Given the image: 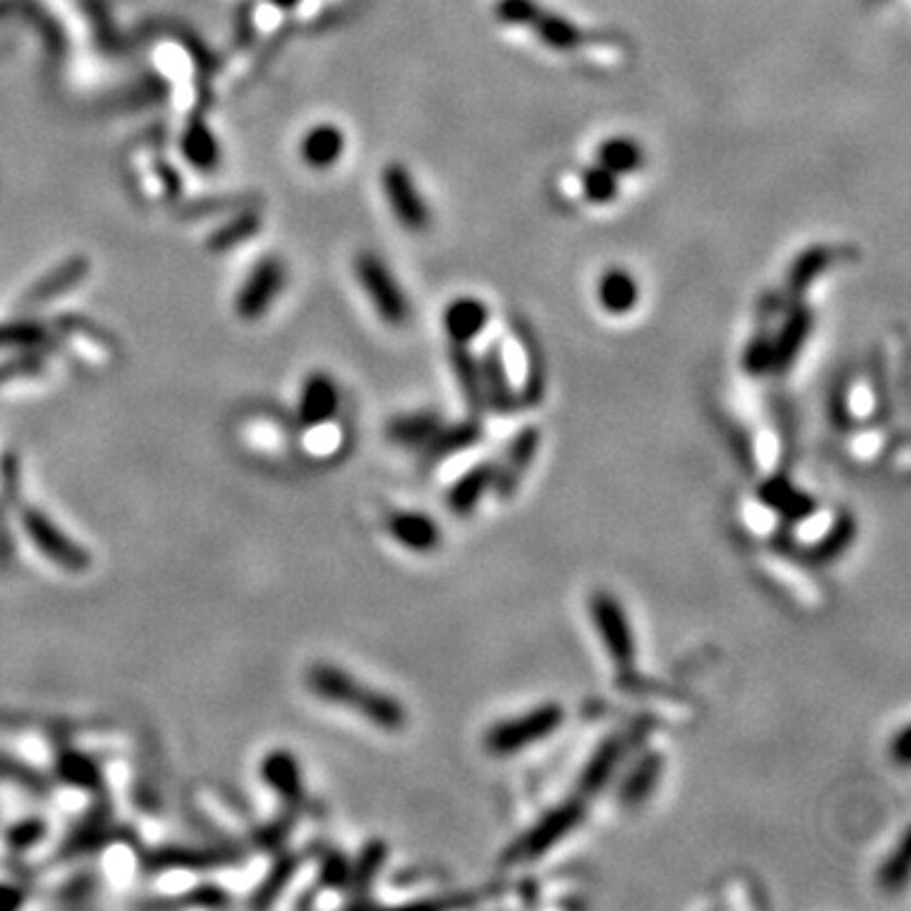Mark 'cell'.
<instances>
[{
    "label": "cell",
    "mask_w": 911,
    "mask_h": 911,
    "mask_svg": "<svg viewBox=\"0 0 911 911\" xmlns=\"http://www.w3.org/2000/svg\"><path fill=\"white\" fill-rule=\"evenodd\" d=\"M306 687L321 702L350 706L352 712H357L360 717L373 721L375 727L385 729V732H398L408 721L403 704L396 696L367 687V683L357 681L352 673L342 671L335 664H314L306 671Z\"/></svg>",
    "instance_id": "1"
},
{
    "label": "cell",
    "mask_w": 911,
    "mask_h": 911,
    "mask_svg": "<svg viewBox=\"0 0 911 911\" xmlns=\"http://www.w3.org/2000/svg\"><path fill=\"white\" fill-rule=\"evenodd\" d=\"M564 712L560 704H542L532 712L520 714L514 719H505L494 725L484 737L486 750L497 757L520 755L522 750L532 748L542 740H549L562 727Z\"/></svg>",
    "instance_id": "2"
},
{
    "label": "cell",
    "mask_w": 911,
    "mask_h": 911,
    "mask_svg": "<svg viewBox=\"0 0 911 911\" xmlns=\"http://www.w3.org/2000/svg\"><path fill=\"white\" fill-rule=\"evenodd\" d=\"M585 818V803L583 798H570L560 803L552 811L542 815V818L534 823V826L522 834L520 838L509 846L505 853L507 863H524V861H537L542 855H547L557 843H562L572 830H575Z\"/></svg>",
    "instance_id": "3"
},
{
    "label": "cell",
    "mask_w": 911,
    "mask_h": 911,
    "mask_svg": "<svg viewBox=\"0 0 911 911\" xmlns=\"http://www.w3.org/2000/svg\"><path fill=\"white\" fill-rule=\"evenodd\" d=\"M355 277L382 321H388L390 327H403L411 319V302L378 254L360 251L355 256Z\"/></svg>",
    "instance_id": "4"
},
{
    "label": "cell",
    "mask_w": 911,
    "mask_h": 911,
    "mask_svg": "<svg viewBox=\"0 0 911 911\" xmlns=\"http://www.w3.org/2000/svg\"><path fill=\"white\" fill-rule=\"evenodd\" d=\"M153 61L172 89V107L183 120H191L201 101L198 86V61L185 44L160 41L153 51Z\"/></svg>",
    "instance_id": "5"
},
{
    "label": "cell",
    "mask_w": 911,
    "mask_h": 911,
    "mask_svg": "<svg viewBox=\"0 0 911 911\" xmlns=\"http://www.w3.org/2000/svg\"><path fill=\"white\" fill-rule=\"evenodd\" d=\"M380 185L392 216L411 233H423L430 228V208L415 185L413 172L403 162H388L380 172Z\"/></svg>",
    "instance_id": "6"
},
{
    "label": "cell",
    "mask_w": 911,
    "mask_h": 911,
    "mask_svg": "<svg viewBox=\"0 0 911 911\" xmlns=\"http://www.w3.org/2000/svg\"><path fill=\"white\" fill-rule=\"evenodd\" d=\"M591 616L603 646L620 671H628L635 661V639L631 620L610 593H595L591 600Z\"/></svg>",
    "instance_id": "7"
},
{
    "label": "cell",
    "mask_w": 911,
    "mask_h": 911,
    "mask_svg": "<svg viewBox=\"0 0 911 911\" xmlns=\"http://www.w3.org/2000/svg\"><path fill=\"white\" fill-rule=\"evenodd\" d=\"M23 530L31 537V542L38 547V552H44L51 562L61 564V568L69 572H84L89 570L92 557L84 547H78L72 537H66L57 524H53L49 517H46L41 509L36 507H23L21 509Z\"/></svg>",
    "instance_id": "8"
},
{
    "label": "cell",
    "mask_w": 911,
    "mask_h": 911,
    "mask_svg": "<svg viewBox=\"0 0 911 911\" xmlns=\"http://www.w3.org/2000/svg\"><path fill=\"white\" fill-rule=\"evenodd\" d=\"M284 287L287 266L274 256L264 258V262L256 264V269L248 274L239 294H235V314L246 321L264 317L271 309V304L277 302V296L284 292Z\"/></svg>",
    "instance_id": "9"
},
{
    "label": "cell",
    "mask_w": 911,
    "mask_h": 911,
    "mask_svg": "<svg viewBox=\"0 0 911 911\" xmlns=\"http://www.w3.org/2000/svg\"><path fill=\"white\" fill-rule=\"evenodd\" d=\"M815 314L805 302H795L790 306L788 317L780 332L773 337V373L785 375L795 365V360L803 352L807 337L813 335Z\"/></svg>",
    "instance_id": "10"
},
{
    "label": "cell",
    "mask_w": 911,
    "mask_h": 911,
    "mask_svg": "<svg viewBox=\"0 0 911 911\" xmlns=\"http://www.w3.org/2000/svg\"><path fill=\"white\" fill-rule=\"evenodd\" d=\"M132 170H135L137 185L147 201H172L178 195V175L160 153L150 145H143L132 155Z\"/></svg>",
    "instance_id": "11"
},
{
    "label": "cell",
    "mask_w": 911,
    "mask_h": 911,
    "mask_svg": "<svg viewBox=\"0 0 911 911\" xmlns=\"http://www.w3.org/2000/svg\"><path fill=\"white\" fill-rule=\"evenodd\" d=\"M478 367H482V385H484V400L486 408L499 415L512 413L517 405H520V396H517L512 380H509L507 373V360L501 355L499 344H491L489 350L478 357Z\"/></svg>",
    "instance_id": "12"
},
{
    "label": "cell",
    "mask_w": 911,
    "mask_h": 911,
    "mask_svg": "<svg viewBox=\"0 0 911 911\" xmlns=\"http://www.w3.org/2000/svg\"><path fill=\"white\" fill-rule=\"evenodd\" d=\"M340 411V390L327 373H312L300 392V421L306 428L329 423Z\"/></svg>",
    "instance_id": "13"
},
{
    "label": "cell",
    "mask_w": 911,
    "mask_h": 911,
    "mask_svg": "<svg viewBox=\"0 0 911 911\" xmlns=\"http://www.w3.org/2000/svg\"><path fill=\"white\" fill-rule=\"evenodd\" d=\"M441 321L451 344H471L489 325V306L478 296H456L444 309Z\"/></svg>",
    "instance_id": "14"
},
{
    "label": "cell",
    "mask_w": 911,
    "mask_h": 911,
    "mask_svg": "<svg viewBox=\"0 0 911 911\" xmlns=\"http://www.w3.org/2000/svg\"><path fill=\"white\" fill-rule=\"evenodd\" d=\"M830 264H834V251L823 246V243H815V246L800 251V254L792 258L788 277H785V300L790 304L803 302V296L811 292L815 281L830 269Z\"/></svg>",
    "instance_id": "15"
},
{
    "label": "cell",
    "mask_w": 911,
    "mask_h": 911,
    "mask_svg": "<svg viewBox=\"0 0 911 911\" xmlns=\"http://www.w3.org/2000/svg\"><path fill=\"white\" fill-rule=\"evenodd\" d=\"M537 451H539L537 428H524L514 436V441L509 444V451L505 453V461H501V466H497V476H494V489H497L501 497H512L514 489L522 482V476L527 474V469L532 466Z\"/></svg>",
    "instance_id": "16"
},
{
    "label": "cell",
    "mask_w": 911,
    "mask_h": 911,
    "mask_svg": "<svg viewBox=\"0 0 911 911\" xmlns=\"http://www.w3.org/2000/svg\"><path fill=\"white\" fill-rule=\"evenodd\" d=\"M262 780L284 800L287 805L304 803V777L300 760L287 750H274L262 762Z\"/></svg>",
    "instance_id": "17"
},
{
    "label": "cell",
    "mask_w": 911,
    "mask_h": 911,
    "mask_svg": "<svg viewBox=\"0 0 911 911\" xmlns=\"http://www.w3.org/2000/svg\"><path fill=\"white\" fill-rule=\"evenodd\" d=\"M760 499L767 509H773L785 520H805L815 512V499L803 489H798L795 484L788 482L785 476H773L767 478L765 484L760 486Z\"/></svg>",
    "instance_id": "18"
},
{
    "label": "cell",
    "mask_w": 911,
    "mask_h": 911,
    "mask_svg": "<svg viewBox=\"0 0 911 911\" xmlns=\"http://www.w3.org/2000/svg\"><path fill=\"white\" fill-rule=\"evenodd\" d=\"M86 274H89V262H86V258H72V262L61 264L59 269L46 274V277L23 296V304H26L28 309H38V306H46L49 302L59 300V296H66L72 289L82 284Z\"/></svg>",
    "instance_id": "19"
},
{
    "label": "cell",
    "mask_w": 911,
    "mask_h": 911,
    "mask_svg": "<svg viewBox=\"0 0 911 911\" xmlns=\"http://www.w3.org/2000/svg\"><path fill=\"white\" fill-rule=\"evenodd\" d=\"M388 532L398 545H403L411 552H434L441 545V530L430 520L428 514L421 512H398L390 517Z\"/></svg>",
    "instance_id": "20"
},
{
    "label": "cell",
    "mask_w": 911,
    "mask_h": 911,
    "mask_svg": "<svg viewBox=\"0 0 911 911\" xmlns=\"http://www.w3.org/2000/svg\"><path fill=\"white\" fill-rule=\"evenodd\" d=\"M527 28L534 31V36H537L547 49L560 51V53L578 51L580 46L585 44L583 28H580L575 21H570L568 15L547 11V8H542V5H539V11L534 13V19Z\"/></svg>",
    "instance_id": "21"
},
{
    "label": "cell",
    "mask_w": 911,
    "mask_h": 911,
    "mask_svg": "<svg viewBox=\"0 0 911 911\" xmlns=\"http://www.w3.org/2000/svg\"><path fill=\"white\" fill-rule=\"evenodd\" d=\"M344 132L335 124H317L302 137L300 157L306 168L312 170H329L335 168L344 153Z\"/></svg>",
    "instance_id": "22"
},
{
    "label": "cell",
    "mask_w": 911,
    "mask_h": 911,
    "mask_svg": "<svg viewBox=\"0 0 911 911\" xmlns=\"http://www.w3.org/2000/svg\"><path fill=\"white\" fill-rule=\"evenodd\" d=\"M478 438H482V428H478L476 418L451 423V426H444L441 423V428H438L436 434L428 438V444L421 449L423 461L434 466V463H441L444 459H451V456L471 449Z\"/></svg>",
    "instance_id": "23"
},
{
    "label": "cell",
    "mask_w": 911,
    "mask_h": 911,
    "mask_svg": "<svg viewBox=\"0 0 911 911\" xmlns=\"http://www.w3.org/2000/svg\"><path fill=\"white\" fill-rule=\"evenodd\" d=\"M449 360H451V371H453L456 385H459L461 398H463V403H466L469 411L474 415L486 411L482 367H478V357L469 350V344H451Z\"/></svg>",
    "instance_id": "24"
},
{
    "label": "cell",
    "mask_w": 911,
    "mask_h": 911,
    "mask_svg": "<svg viewBox=\"0 0 911 911\" xmlns=\"http://www.w3.org/2000/svg\"><path fill=\"white\" fill-rule=\"evenodd\" d=\"M641 287L631 271L625 269H608L598 279V302L603 312L612 314V317H623V314L633 312L635 304H639Z\"/></svg>",
    "instance_id": "25"
},
{
    "label": "cell",
    "mask_w": 911,
    "mask_h": 911,
    "mask_svg": "<svg viewBox=\"0 0 911 911\" xmlns=\"http://www.w3.org/2000/svg\"><path fill=\"white\" fill-rule=\"evenodd\" d=\"M664 773V757L658 752H646L635 765L628 769L620 782L618 798L623 805H641L654 795L658 780Z\"/></svg>",
    "instance_id": "26"
},
{
    "label": "cell",
    "mask_w": 911,
    "mask_h": 911,
    "mask_svg": "<svg viewBox=\"0 0 911 911\" xmlns=\"http://www.w3.org/2000/svg\"><path fill=\"white\" fill-rule=\"evenodd\" d=\"M494 476H497V463H476L474 469L456 478L449 491V505L453 512L461 517L474 512L484 494L494 489Z\"/></svg>",
    "instance_id": "27"
},
{
    "label": "cell",
    "mask_w": 911,
    "mask_h": 911,
    "mask_svg": "<svg viewBox=\"0 0 911 911\" xmlns=\"http://www.w3.org/2000/svg\"><path fill=\"white\" fill-rule=\"evenodd\" d=\"M623 742L620 740H606L600 744L598 750H595V755L587 760V765L583 773H580V780H578V795L580 798H593L598 795V792L606 788V782L610 780L612 775H616V769L620 765V760H623Z\"/></svg>",
    "instance_id": "28"
},
{
    "label": "cell",
    "mask_w": 911,
    "mask_h": 911,
    "mask_svg": "<svg viewBox=\"0 0 911 911\" xmlns=\"http://www.w3.org/2000/svg\"><path fill=\"white\" fill-rule=\"evenodd\" d=\"M595 162L603 165V168H608L610 172H616L618 178L633 175V172H639L643 168V162H646V153H643V147L635 137L616 135V137L603 139V143L598 145Z\"/></svg>",
    "instance_id": "29"
},
{
    "label": "cell",
    "mask_w": 911,
    "mask_h": 911,
    "mask_svg": "<svg viewBox=\"0 0 911 911\" xmlns=\"http://www.w3.org/2000/svg\"><path fill=\"white\" fill-rule=\"evenodd\" d=\"M438 428H441V418L434 411H415L392 418L388 426V438L392 444L403 446V449L421 451Z\"/></svg>",
    "instance_id": "30"
},
{
    "label": "cell",
    "mask_w": 911,
    "mask_h": 911,
    "mask_svg": "<svg viewBox=\"0 0 911 911\" xmlns=\"http://www.w3.org/2000/svg\"><path fill=\"white\" fill-rule=\"evenodd\" d=\"M59 332L64 335L69 348H72L78 357L89 360V363H107L112 357V348L105 340V335L92 329L86 321L78 319H64L61 321Z\"/></svg>",
    "instance_id": "31"
},
{
    "label": "cell",
    "mask_w": 911,
    "mask_h": 911,
    "mask_svg": "<svg viewBox=\"0 0 911 911\" xmlns=\"http://www.w3.org/2000/svg\"><path fill=\"white\" fill-rule=\"evenodd\" d=\"M180 150H183L185 160L198 170H214L218 165V143L206 124L201 120H191L183 132V139H180Z\"/></svg>",
    "instance_id": "32"
},
{
    "label": "cell",
    "mask_w": 911,
    "mask_h": 911,
    "mask_svg": "<svg viewBox=\"0 0 911 911\" xmlns=\"http://www.w3.org/2000/svg\"><path fill=\"white\" fill-rule=\"evenodd\" d=\"M385 859H388V846H385L382 840H371V843L363 848L357 863L350 869V884L357 897H365L371 884L375 882V876H378V871L382 869Z\"/></svg>",
    "instance_id": "33"
},
{
    "label": "cell",
    "mask_w": 911,
    "mask_h": 911,
    "mask_svg": "<svg viewBox=\"0 0 911 911\" xmlns=\"http://www.w3.org/2000/svg\"><path fill=\"white\" fill-rule=\"evenodd\" d=\"M580 187H583V195L591 203H598V206H606V203H612L618 198L620 193V178L616 172H610L608 168H603V165H591V168L583 170V175H580Z\"/></svg>",
    "instance_id": "34"
},
{
    "label": "cell",
    "mask_w": 911,
    "mask_h": 911,
    "mask_svg": "<svg viewBox=\"0 0 911 911\" xmlns=\"http://www.w3.org/2000/svg\"><path fill=\"white\" fill-rule=\"evenodd\" d=\"M258 214L254 210H241L239 216L231 218V221L223 223L218 231L210 235V248L214 251H228L233 246H239L241 241L251 239L258 231Z\"/></svg>",
    "instance_id": "35"
},
{
    "label": "cell",
    "mask_w": 911,
    "mask_h": 911,
    "mask_svg": "<svg viewBox=\"0 0 911 911\" xmlns=\"http://www.w3.org/2000/svg\"><path fill=\"white\" fill-rule=\"evenodd\" d=\"M57 769L61 780L76 785V788H97L99 785V767L94 765V760L78 755V752H61Z\"/></svg>",
    "instance_id": "36"
},
{
    "label": "cell",
    "mask_w": 911,
    "mask_h": 911,
    "mask_svg": "<svg viewBox=\"0 0 911 911\" xmlns=\"http://www.w3.org/2000/svg\"><path fill=\"white\" fill-rule=\"evenodd\" d=\"M853 534H855V524L851 517H840V520L830 527L826 534H823V539L815 545V560H834L843 549L853 542Z\"/></svg>",
    "instance_id": "37"
},
{
    "label": "cell",
    "mask_w": 911,
    "mask_h": 911,
    "mask_svg": "<svg viewBox=\"0 0 911 911\" xmlns=\"http://www.w3.org/2000/svg\"><path fill=\"white\" fill-rule=\"evenodd\" d=\"M742 367H744V373L752 375V378L773 373V337L765 332L752 337L748 348H744Z\"/></svg>",
    "instance_id": "38"
},
{
    "label": "cell",
    "mask_w": 911,
    "mask_h": 911,
    "mask_svg": "<svg viewBox=\"0 0 911 911\" xmlns=\"http://www.w3.org/2000/svg\"><path fill=\"white\" fill-rule=\"evenodd\" d=\"M44 340V327L34 325V321H8V325H0V348L31 350L38 348Z\"/></svg>",
    "instance_id": "39"
},
{
    "label": "cell",
    "mask_w": 911,
    "mask_h": 911,
    "mask_svg": "<svg viewBox=\"0 0 911 911\" xmlns=\"http://www.w3.org/2000/svg\"><path fill=\"white\" fill-rule=\"evenodd\" d=\"M909 855H911V851H909V834H904V836H901V840H899L897 851H894L889 855V859L884 861L882 874H878V878H882V884L886 886V889H899V886L907 884V878H909Z\"/></svg>",
    "instance_id": "40"
},
{
    "label": "cell",
    "mask_w": 911,
    "mask_h": 911,
    "mask_svg": "<svg viewBox=\"0 0 911 911\" xmlns=\"http://www.w3.org/2000/svg\"><path fill=\"white\" fill-rule=\"evenodd\" d=\"M287 13L289 11H284L279 3H274V0H264V3H258L254 13H251V26H254L256 36L266 41V38H274L284 28Z\"/></svg>",
    "instance_id": "41"
},
{
    "label": "cell",
    "mask_w": 911,
    "mask_h": 911,
    "mask_svg": "<svg viewBox=\"0 0 911 911\" xmlns=\"http://www.w3.org/2000/svg\"><path fill=\"white\" fill-rule=\"evenodd\" d=\"M537 11H539L537 0H497V3H494V15H497V21L505 23V26H517V28H527Z\"/></svg>",
    "instance_id": "42"
},
{
    "label": "cell",
    "mask_w": 911,
    "mask_h": 911,
    "mask_svg": "<svg viewBox=\"0 0 911 911\" xmlns=\"http://www.w3.org/2000/svg\"><path fill=\"white\" fill-rule=\"evenodd\" d=\"M294 871H296V861L294 859H281L279 863H277V869L271 871V876L266 878V882L262 884V889H258V897H256V901L254 904L256 907H262V904H271L274 901V897H277V894L284 889V886L292 882V876H294Z\"/></svg>",
    "instance_id": "43"
},
{
    "label": "cell",
    "mask_w": 911,
    "mask_h": 911,
    "mask_svg": "<svg viewBox=\"0 0 911 911\" xmlns=\"http://www.w3.org/2000/svg\"><path fill=\"white\" fill-rule=\"evenodd\" d=\"M44 823L41 821H23L19 826L11 828V834H8V840H11V846L15 851H23V848L34 846L36 840H41L44 836Z\"/></svg>",
    "instance_id": "44"
},
{
    "label": "cell",
    "mask_w": 911,
    "mask_h": 911,
    "mask_svg": "<svg viewBox=\"0 0 911 911\" xmlns=\"http://www.w3.org/2000/svg\"><path fill=\"white\" fill-rule=\"evenodd\" d=\"M350 863L342 859V855H327L325 863H321V882L327 886H344L350 884Z\"/></svg>",
    "instance_id": "45"
},
{
    "label": "cell",
    "mask_w": 911,
    "mask_h": 911,
    "mask_svg": "<svg viewBox=\"0 0 911 911\" xmlns=\"http://www.w3.org/2000/svg\"><path fill=\"white\" fill-rule=\"evenodd\" d=\"M23 904V894L15 889V886H5L0 884V911H8V909H15Z\"/></svg>",
    "instance_id": "46"
},
{
    "label": "cell",
    "mask_w": 911,
    "mask_h": 911,
    "mask_svg": "<svg viewBox=\"0 0 911 911\" xmlns=\"http://www.w3.org/2000/svg\"><path fill=\"white\" fill-rule=\"evenodd\" d=\"M909 740H911V729L904 727L897 737V744H894V755H897L901 765H907L909 762Z\"/></svg>",
    "instance_id": "47"
},
{
    "label": "cell",
    "mask_w": 911,
    "mask_h": 911,
    "mask_svg": "<svg viewBox=\"0 0 911 911\" xmlns=\"http://www.w3.org/2000/svg\"><path fill=\"white\" fill-rule=\"evenodd\" d=\"M274 3H279L281 8H284V11H294L300 0H274Z\"/></svg>",
    "instance_id": "48"
}]
</instances>
